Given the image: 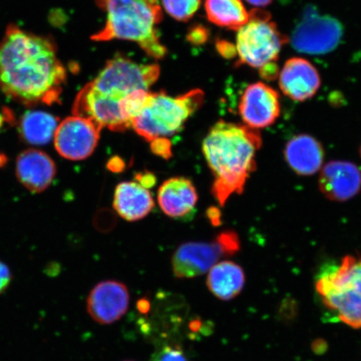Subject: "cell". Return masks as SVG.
Instances as JSON below:
<instances>
[{
    "instance_id": "6da1fadb",
    "label": "cell",
    "mask_w": 361,
    "mask_h": 361,
    "mask_svg": "<svg viewBox=\"0 0 361 361\" xmlns=\"http://www.w3.org/2000/svg\"><path fill=\"white\" fill-rule=\"evenodd\" d=\"M66 70L53 40L11 25L0 42V89L12 100L33 106L60 102Z\"/></svg>"
},
{
    "instance_id": "7a4b0ae2",
    "label": "cell",
    "mask_w": 361,
    "mask_h": 361,
    "mask_svg": "<svg viewBox=\"0 0 361 361\" xmlns=\"http://www.w3.org/2000/svg\"><path fill=\"white\" fill-rule=\"evenodd\" d=\"M262 146L259 130L220 121L209 130L202 152L214 180L212 192L221 206L233 194H240L255 171Z\"/></svg>"
},
{
    "instance_id": "3957f363",
    "label": "cell",
    "mask_w": 361,
    "mask_h": 361,
    "mask_svg": "<svg viewBox=\"0 0 361 361\" xmlns=\"http://www.w3.org/2000/svg\"><path fill=\"white\" fill-rule=\"evenodd\" d=\"M96 3L106 13V20L103 28L92 36L94 42L129 40L157 60L166 55L157 30L164 17L159 0H96Z\"/></svg>"
},
{
    "instance_id": "277c9868",
    "label": "cell",
    "mask_w": 361,
    "mask_h": 361,
    "mask_svg": "<svg viewBox=\"0 0 361 361\" xmlns=\"http://www.w3.org/2000/svg\"><path fill=\"white\" fill-rule=\"evenodd\" d=\"M315 288L323 305L340 322L361 328V258L348 255L341 264L324 266Z\"/></svg>"
},
{
    "instance_id": "5b68a950",
    "label": "cell",
    "mask_w": 361,
    "mask_h": 361,
    "mask_svg": "<svg viewBox=\"0 0 361 361\" xmlns=\"http://www.w3.org/2000/svg\"><path fill=\"white\" fill-rule=\"evenodd\" d=\"M204 93L192 90L179 97L164 92L150 93L145 107L132 121V126L139 135L152 142L178 133L189 117L202 106Z\"/></svg>"
},
{
    "instance_id": "8992f818",
    "label": "cell",
    "mask_w": 361,
    "mask_h": 361,
    "mask_svg": "<svg viewBox=\"0 0 361 361\" xmlns=\"http://www.w3.org/2000/svg\"><path fill=\"white\" fill-rule=\"evenodd\" d=\"M236 52L239 61L256 69L273 64L287 38L271 20L267 12L255 8L250 12V20L238 30Z\"/></svg>"
},
{
    "instance_id": "52a82bcc",
    "label": "cell",
    "mask_w": 361,
    "mask_h": 361,
    "mask_svg": "<svg viewBox=\"0 0 361 361\" xmlns=\"http://www.w3.org/2000/svg\"><path fill=\"white\" fill-rule=\"evenodd\" d=\"M159 76L158 65L140 64L128 58L117 56L106 62L90 83L98 92L123 100L135 90H148Z\"/></svg>"
},
{
    "instance_id": "ba28073f",
    "label": "cell",
    "mask_w": 361,
    "mask_h": 361,
    "mask_svg": "<svg viewBox=\"0 0 361 361\" xmlns=\"http://www.w3.org/2000/svg\"><path fill=\"white\" fill-rule=\"evenodd\" d=\"M240 247L237 234L221 233L215 240L183 243L175 251L171 264L173 274L179 279L200 276L209 271L220 259L236 254Z\"/></svg>"
},
{
    "instance_id": "9c48e42d",
    "label": "cell",
    "mask_w": 361,
    "mask_h": 361,
    "mask_svg": "<svg viewBox=\"0 0 361 361\" xmlns=\"http://www.w3.org/2000/svg\"><path fill=\"white\" fill-rule=\"evenodd\" d=\"M121 101L102 94L88 83L80 90L73 105V114L89 119L102 129L125 132L132 123L125 118Z\"/></svg>"
},
{
    "instance_id": "30bf717a",
    "label": "cell",
    "mask_w": 361,
    "mask_h": 361,
    "mask_svg": "<svg viewBox=\"0 0 361 361\" xmlns=\"http://www.w3.org/2000/svg\"><path fill=\"white\" fill-rule=\"evenodd\" d=\"M102 128L83 117H67L58 125L54 142L57 152L66 159H87L97 148Z\"/></svg>"
},
{
    "instance_id": "8fae6325",
    "label": "cell",
    "mask_w": 361,
    "mask_h": 361,
    "mask_svg": "<svg viewBox=\"0 0 361 361\" xmlns=\"http://www.w3.org/2000/svg\"><path fill=\"white\" fill-rule=\"evenodd\" d=\"M340 23L329 16L307 13L293 32V47L300 52L320 55L333 51L340 43Z\"/></svg>"
},
{
    "instance_id": "7c38bea8",
    "label": "cell",
    "mask_w": 361,
    "mask_h": 361,
    "mask_svg": "<svg viewBox=\"0 0 361 361\" xmlns=\"http://www.w3.org/2000/svg\"><path fill=\"white\" fill-rule=\"evenodd\" d=\"M281 99L276 90L264 82L247 85L238 104L239 115L248 128H269L281 116Z\"/></svg>"
},
{
    "instance_id": "4fadbf2b",
    "label": "cell",
    "mask_w": 361,
    "mask_h": 361,
    "mask_svg": "<svg viewBox=\"0 0 361 361\" xmlns=\"http://www.w3.org/2000/svg\"><path fill=\"white\" fill-rule=\"evenodd\" d=\"M130 303L128 287L116 281L99 283L90 291L87 311L94 322L111 324L126 313Z\"/></svg>"
},
{
    "instance_id": "5bb4252c",
    "label": "cell",
    "mask_w": 361,
    "mask_h": 361,
    "mask_svg": "<svg viewBox=\"0 0 361 361\" xmlns=\"http://www.w3.org/2000/svg\"><path fill=\"white\" fill-rule=\"evenodd\" d=\"M281 92L292 101L302 102L312 98L322 85L317 69L301 57L288 59L279 74Z\"/></svg>"
},
{
    "instance_id": "9a60e30c",
    "label": "cell",
    "mask_w": 361,
    "mask_h": 361,
    "mask_svg": "<svg viewBox=\"0 0 361 361\" xmlns=\"http://www.w3.org/2000/svg\"><path fill=\"white\" fill-rule=\"evenodd\" d=\"M319 188L329 200L348 201L361 190V171L350 161H329L320 171Z\"/></svg>"
},
{
    "instance_id": "2e32d148",
    "label": "cell",
    "mask_w": 361,
    "mask_h": 361,
    "mask_svg": "<svg viewBox=\"0 0 361 361\" xmlns=\"http://www.w3.org/2000/svg\"><path fill=\"white\" fill-rule=\"evenodd\" d=\"M16 173L19 182L29 191L42 192L51 186L56 175L55 161L38 149H27L18 156Z\"/></svg>"
},
{
    "instance_id": "e0dca14e",
    "label": "cell",
    "mask_w": 361,
    "mask_h": 361,
    "mask_svg": "<svg viewBox=\"0 0 361 361\" xmlns=\"http://www.w3.org/2000/svg\"><path fill=\"white\" fill-rule=\"evenodd\" d=\"M157 201L164 213L171 218L190 214L197 202V192L192 180L183 177L165 180L158 189Z\"/></svg>"
},
{
    "instance_id": "ac0fdd59",
    "label": "cell",
    "mask_w": 361,
    "mask_h": 361,
    "mask_svg": "<svg viewBox=\"0 0 361 361\" xmlns=\"http://www.w3.org/2000/svg\"><path fill=\"white\" fill-rule=\"evenodd\" d=\"M284 157L296 174L311 176L322 169L324 152L322 144L314 137L300 134L288 142Z\"/></svg>"
},
{
    "instance_id": "d6986e66",
    "label": "cell",
    "mask_w": 361,
    "mask_h": 361,
    "mask_svg": "<svg viewBox=\"0 0 361 361\" xmlns=\"http://www.w3.org/2000/svg\"><path fill=\"white\" fill-rule=\"evenodd\" d=\"M154 205L151 192L138 183L123 182L117 185L113 206L125 220L133 222L145 218Z\"/></svg>"
},
{
    "instance_id": "ffe728a7",
    "label": "cell",
    "mask_w": 361,
    "mask_h": 361,
    "mask_svg": "<svg viewBox=\"0 0 361 361\" xmlns=\"http://www.w3.org/2000/svg\"><path fill=\"white\" fill-rule=\"evenodd\" d=\"M245 275L243 269L232 261L216 263L209 271L207 286L214 296L228 301L239 295L245 287Z\"/></svg>"
},
{
    "instance_id": "44dd1931",
    "label": "cell",
    "mask_w": 361,
    "mask_h": 361,
    "mask_svg": "<svg viewBox=\"0 0 361 361\" xmlns=\"http://www.w3.org/2000/svg\"><path fill=\"white\" fill-rule=\"evenodd\" d=\"M58 126V118L43 111H29L21 116L19 134L22 141L42 146L51 141Z\"/></svg>"
},
{
    "instance_id": "7402d4cb",
    "label": "cell",
    "mask_w": 361,
    "mask_h": 361,
    "mask_svg": "<svg viewBox=\"0 0 361 361\" xmlns=\"http://www.w3.org/2000/svg\"><path fill=\"white\" fill-rule=\"evenodd\" d=\"M205 11L214 25L233 30L240 29L250 17L243 0H206Z\"/></svg>"
},
{
    "instance_id": "603a6c76",
    "label": "cell",
    "mask_w": 361,
    "mask_h": 361,
    "mask_svg": "<svg viewBox=\"0 0 361 361\" xmlns=\"http://www.w3.org/2000/svg\"><path fill=\"white\" fill-rule=\"evenodd\" d=\"M165 11L174 20L185 22L200 10L202 0H161Z\"/></svg>"
},
{
    "instance_id": "cb8c5ba5",
    "label": "cell",
    "mask_w": 361,
    "mask_h": 361,
    "mask_svg": "<svg viewBox=\"0 0 361 361\" xmlns=\"http://www.w3.org/2000/svg\"><path fill=\"white\" fill-rule=\"evenodd\" d=\"M151 361H188L186 355L178 347L166 346L152 356Z\"/></svg>"
},
{
    "instance_id": "d4e9b609",
    "label": "cell",
    "mask_w": 361,
    "mask_h": 361,
    "mask_svg": "<svg viewBox=\"0 0 361 361\" xmlns=\"http://www.w3.org/2000/svg\"><path fill=\"white\" fill-rule=\"evenodd\" d=\"M152 152L155 155L164 159H169L171 156V144L166 137H158L151 142Z\"/></svg>"
},
{
    "instance_id": "484cf974",
    "label": "cell",
    "mask_w": 361,
    "mask_h": 361,
    "mask_svg": "<svg viewBox=\"0 0 361 361\" xmlns=\"http://www.w3.org/2000/svg\"><path fill=\"white\" fill-rule=\"evenodd\" d=\"M12 281L10 268L4 262L0 261V295L6 292Z\"/></svg>"
},
{
    "instance_id": "4316f807",
    "label": "cell",
    "mask_w": 361,
    "mask_h": 361,
    "mask_svg": "<svg viewBox=\"0 0 361 361\" xmlns=\"http://www.w3.org/2000/svg\"><path fill=\"white\" fill-rule=\"evenodd\" d=\"M135 179H137V183L140 185H142L143 188L147 189L154 186L157 182L155 175L152 173H149V171L137 173L135 175Z\"/></svg>"
},
{
    "instance_id": "83f0119b",
    "label": "cell",
    "mask_w": 361,
    "mask_h": 361,
    "mask_svg": "<svg viewBox=\"0 0 361 361\" xmlns=\"http://www.w3.org/2000/svg\"><path fill=\"white\" fill-rule=\"evenodd\" d=\"M124 168V161H121L118 157L112 158L109 164H108V169H111L112 171H123Z\"/></svg>"
},
{
    "instance_id": "f1b7e54d",
    "label": "cell",
    "mask_w": 361,
    "mask_h": 361,
    "mask_svg": "<svg viewBox=\"0 0 361 361\" xmlns=\"http://www.w3.org/2000/svg\"><path fill=\"white\" fill-rule=\"evenodd\" d=\"M245 1L256 8H262L269 6L274 0H245Z\"/></svg>"
},
{
    "instance_id": "f546056e",
    "label": "cell",
    "mask_w": 361,
    "mask_h": 361,
    "mask_svg": "<svg viewBox=\"0 0 361 361\" xmlns=\"http://www.w3.org/2000/svg\"><path fill=\"white\" fill-rule=\"evenodd\" d=\"M13 120V116L12 112L8 109L4 111L3 113H0V129L3 128V125L6 121H7V123H12Z\"/></svg>"
},
{
    "instance_id": "4dcf8cb0",
    "label": "cell",
    "mask_w": 361,
    "mask_h": 361,
    "mask_svg": "<svg viewBox=\"0 0 361 361\" xmlns=\"http://www.w3.org/2000/svg\"><path fill=\"white\" fill-rule=\"evenodd\" d=\"M193 37L191 38V40H194L196 37H198V42L202 43L207 38L206 31H202V29H197L192 31V33L190 34Z\"/></svg>"
},
{
    "instance_id": "1f68e13d",
    "label": "cell",
    "mask_w": 361,
    "mask_h": 361,
    "mask_svg": "<svg viewBox=\"0 0 361 361\" xmlns=\"http://www.w3.org/2000/svg\"><path fill=\"white\" fill-rule=\"evenodd\" d=\"M8 162V157L4 153L0 152V169L4 168Z\"/></svg>"
},
{
    "instance_id": "d6a6232c",
    "label": "cell",
    "mask_w": 361,
    "mask_h": 361,
    "mask_svg": "<svg viewBox=\"0 0 361 361\" xmlns=\"http://www.w3.org/2000/svg\"><path fill=\"white\" fill-rule=\"evenodd\" d=\"M360 157H361V147H360Z\"/></svg>"
}]
</instances>
